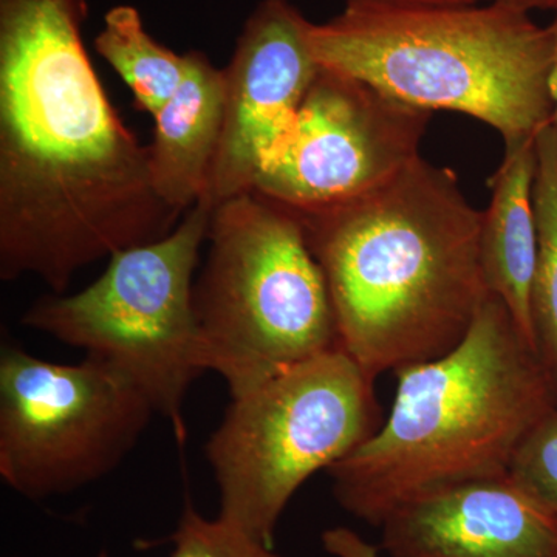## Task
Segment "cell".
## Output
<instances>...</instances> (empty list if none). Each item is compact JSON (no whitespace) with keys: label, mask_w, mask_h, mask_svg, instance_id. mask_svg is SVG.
Segmentation results:
<instances>
[{"label":"cell","mask_w":557,"mask_h":557,"mask_svg":"<svg viewBox=\"0 0 557 557\" xmlns=\"http://www.w3.org/2000/svg\"><path fill=\"white\" fill-rule=\"evenodd\" d=\"M170 542V557H284L219 516L205 518L190 502H186Z\"/></svg>","instance_id":"16"},{"label":"cell","mask_w":557,"mask_h":557,"mask_svg":"<svg viewBox=\"0 0 557 557\" xmlns=\"http://www.w3.org/2000/svg\"><path fill=\"white\" fill-rule=\"evenodd\" d=\"M212 208L200 200L168 236L110 256L104 273L73 295L42 296L21 324L108 362L188 434L185 401L205 372L194 313V274L208 242Z\"/></svg>","instance_id":"7"},{"label":"cell","mask_w":557,"mask_h":557,"mask_svg":"<svg viewBox=\"0 0 557 557\" xmlns=\"http://www.w3.org/2000/svg\"><path fill=\"white\" fill-rule=\"evenodd\" d=\"M86 16V0H0V278L35 276L54 295L183 219L102 89Z\"/></svg>","instance_id":"1"},{"label":"cell","mask_w":557,"mask_h":557,"mask_svg":"<svg viewBox=\"0 0 557 557\" xmlns=\"http://www.w3.org/2000/svg\"><path fill=\"white\" fill-rule=\"evenodd\" d=\"M322 544L335 557H379V549L366 544L348 528H332L322 534Z\"/></svg>","instance_id":"18"},{"label":"cell","mask_w":557,"mask_h":557,"mask_svg":"<svg viewBox=\"0 0 557 557\" xmlns=\"http://www.w3.org/2000/svg\"><path fill=\"white\" fill-rule=\"evenodd\" d=\"M536 138L505 146L504 160L490 180L491 200L483 211L480 255L487 288L507 306L520 333L537 351L531 314L539 249L533 200Z\"/></svg>","instance_id":"13"},{"label":"cell","mask_w":557,"mask_h":557,"mask_svg":"<svg viewBox=\"0 0 557 557\" xmlns=\"http://www.w3.org/2000/svg\"><path fill=\"white\" fill-rule=\"evenodd\" d=\"M381 528L391 557H557V522L509 474L418 497Z\"/></svg>","instance_id":"11"},{"label":"cell","mask_w":557,"mask_h":557,"mask_svg":"<svg viewBox=\"0 0 557 557\" xmlns=\"http://www.w3.org/2000/svg\"><path fill=\"white\" fill-rule=\"evenodd\" d=\"M208 244L194 313L201 364L230 398L341 348L327 281L295 212L240 194L212 209Z\"/></svg>","instance_id":"5"},{"label":"cell","mask_w":557,"mask_h":557,"mask_svg":"<svg viewBox=\"0 0 557 557\" xmlns=\"http://www.w3.org/2000/svg\"><path fill=\"white\" fill-rule=\"evenodd\" d=\"M534 212L537 263L531 289V314L537 354L557 387V131L553 124L537 134Z\"/></svg>","instance_id":"15"},{"label":"cell","mask_w":557,"mask_h":557,"mask_svg":"<svg viewBox=\"0 0 557 557\" xmlns=\"http://www.w3.org/2000/svg\"><path fill=\"white\" fill-rule=\"evenodd\" d=\"M322 67L346 73L413 108L465 113L505 146L537 137L553 120L552 27L497 2L471 7H346L311 24Z\"/></svg>","instance_id":"4"},{"label":"cell","mask_w":557,"mask_h":557,"mask_svg":"<svg viewBox=\"0 0 557 557\" xmlns=\"http://www.w3.org/2000/svg\"><path fill=\"white\" fill-rule=\"evenodd\" d=\"M494 2L509 9L525 11V13L533 10H549L556 11L557 14V0H494Z\"/></svg>","instance_id":"21"},{"label":"cell","mask_w":557,"mask_h":557,"mask_svg":"<svg viewBox=\"0 0 557 557\" xmlns=\"http://www.w3.org/2000/svg\"><path fill=\"white\" fill-rule=\"evenodd\" d=\"M397 376L384 423L327 471L339 507L372 527L418 497L508 474L557 406L536 348L493 293L453 350Z\"/></svg>","instance_id":"3"},{"label":"cell","mask_w":557,"mask_h":557,"mask_svg":"<svg viewBox=\"0 0 557 557\" xmlns=\"http://www.w3.org/2000/svg\"><path fill=\"white\" fill-rule=\"evenodd\" d=\"M508 474L557 522V406L531 429Z\"/></svg>","instance_id":"17"},{"label":"cell","mask_w":557,"mask_h":557,"mask_svg":"<svg viewBox=\"0 0 557 557\" xmlns=\"http://www.w3.org/2000/svg\"><path fill=\"white\" fill-rule=\"evenodd\" d=\"M373 383L335 348L231 398L205 443L219 518L273 545L278 520L299 487L380 428Z\"/></svg>","instance_id":"6"},{"label":"cell","mask_w":557,"mask_h":557,"mask_svg":"<svg viewBox=\"0 0 557 557\" xmlns=\"http://www.w3.org/2000/svg\"><path fill=\"white\" fill-rule=\"evenodd\" d=\"M311 22L288 0H260L237 39L225 76V110L218 156L203 199L251 193L287 139L317 78Z\"/></svg>","instance_id":"10"},{"label":"cell","mask_w":557,"mask_h":557,"mask_svg":"<svg viewBox=\"0 0 557 557\" xmlns=\"http://www.w3.org/2000/svg\"><path fill=\"white\" fill-rule=\"evenodd\" d=\"M432 112L319 69L277 156L251 193L295 212L357 200L420 157Z\"/></svg>","instance_id":"9"},{"label":"cell","mask_w":557,"mask_h":557,"mask_svg":"<svg viewBox=\"0 0 557 557\" xmlns=\"http://www.w3.org/2000/svg\"><path fill=\"white\" fill-rule=\"evenodd\" d=\"M295 214L327 281L339 347L372 380L448 354L490 298L483 211L448 168L418 157L357 200Z\"/></svg>","instance_id":"2"},{"label":"cell","mask_w":557,"mask_h":557,"mask_svg":"<svg viewBox=\"0 0 557 557\" xmlns=\"http://www.w3.org/2000/svg\"><path fill=\"white\" fill-rule=\"evenodd\" d=\"M549 27H552L553 36H555V53H553V64L552 70H549L548 90L549 98H552L553 102L552 124L557 131V14L556 20L553 21V24L549 25Z\"/></svg>","instance_id":"20"},{"label":"cell","mask_w":557,"mask_h":557,"mask_svg":"<svg viewBox=\"0 0 557 557\" xmlns=\"http://www.w3.org/2000/svg\"><path fill=\"white\" fill-rule=\"evenodd\" d=\"M346 7H391V9H423V7H471L494 0H344Z\"/></svg>","instance_id":"19"},{"label":"cell","mask_w":557,"mask_h":557,"mask_svg":"<svg viewBox=\"0 0 557 557\" xmlns=\"http://www.w3.org/2000/svg\"><path fill=\"white\" fill-rule=\"evenodd\" d=\"M153 416L145 392L108 362L58 364L3 344L0 478L21 496H62L108 478Z\"/></svg>","instance_id":"8"},{"label":"cell","mask_w":557,"mask_h":557,"mask_svg":"<svg viewBox=\"0 0 557 557\" xmlns=\"http://www.w3.org/2000/svg\"><path fill=\"white\" fill-rule=\"evenodd\" d=\"M95 50L129 87L138 109L152 119L174 97L188 69V53H174L157 42L132 5L108 11Z\"/></svg>","instance_id":"14"},{"label":"cell","mask_w":557,"mask_h":557,"mask_svg":"<svg viewBox=\"0 0 557 557\" xmlns=\"http://www.w3.org/2000/svg\"><path fill=\"white\" fill-rule=\"evenodd\" d=\"M225 110V76L207 54L188 51L174 97L156 116L148 146L150 177L160 199L185 215L207 194Z\"/></svg>","instance_id":"12"}]
</instances>
